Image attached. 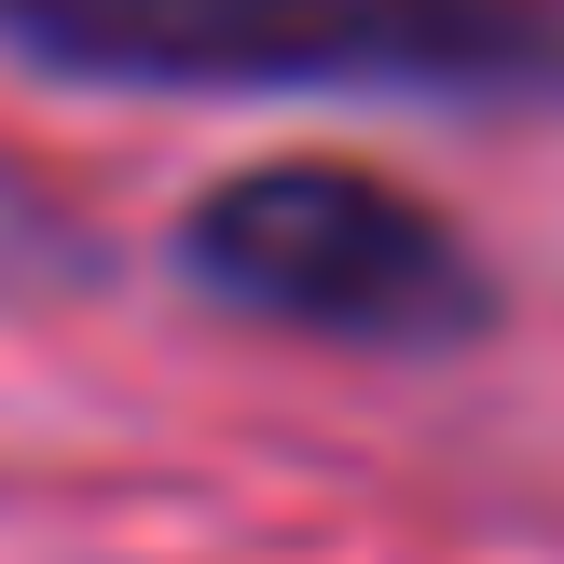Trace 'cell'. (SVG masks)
Returning <instances> with one entry per match:
<instances>
[{
	"instance_id": "cell-1",
	"label": "cell",
	"mask_w": 564,
	"mask_h": 564,
	"mask_svg": "<svg viewBox=\"0 0 564 564\" xmlns=\"http://www.w3.org/2000/svg\"><path fill=\"white\" fill-rule=\"evenodd\" d=\"M0 55L83 97L564 110V0H0Z\"/></svg>"
},
{
	"instance_id": "cell-2",
	"label": "cell",
	"mask_w": 564,
	"mask_h": 564,
	"mask_svg": "<svg viewBox=\"0 0 564 564\" xmlns=\"http://www.w3.org/2000/svg\"><path fill=\"white\" fill-rule=\"evenodd\" d=\"M165 262H180L193 303H220L248 330H290V345H345V358H468L510 317L482 235L441 193L386 180L358 152L220 165L207 193H180Z\"/></svg>"
}]
</instances>
